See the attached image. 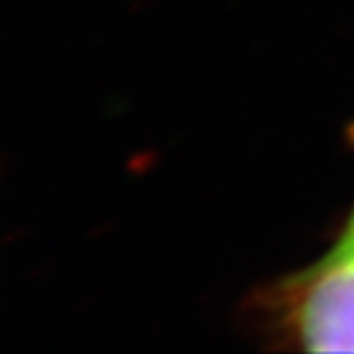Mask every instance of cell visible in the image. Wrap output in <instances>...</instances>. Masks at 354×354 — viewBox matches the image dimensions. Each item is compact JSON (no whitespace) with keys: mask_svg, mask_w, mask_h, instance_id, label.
Returning <instances> with one entry per match:
<instances>
[{"mask_svg":"<svg viewBox=\"0 0 354 354\" xmlns=\"http://www.w3.org/2000/svg\"><path fill=\"white\" fill-rule=\"evenodd\" d=\"M295 332L310 352H354V256L339 246L305 278Z\"/></svg>","mask_w":354,"mask_h":354,"instance_id":"6da1fadb","label":"cell"},{"mask_svg":"<svg viewBox=\"0 0 354 354\" xmlns=\"http://www.w3.org/2000/svg\"><path fill=\"white\" fill-rule=\"evenodd\" d=\"M339 249L347 251L349 256H354V214H352V221H349L347 232H344V239H342V243H339Z\"/></svg>","mask_w":354,"mask_h":354,"instance_id":"7a4b0ae2","label":"cell"}]
</instances>
